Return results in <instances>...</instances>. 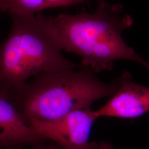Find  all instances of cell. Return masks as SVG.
Wrapping results in <instances>:
<instances>
[{
	"label": "cell",
	"instance_id": "6",
	"mask_svg": "<svg viewBox=\"0 0 149 149\" xmlns=\"http://www.w3.org/2000/svg\"><path fill=\"white\" fill-rule=\"evenodd\" d=\"M45 141L22 120L11 102L0 96V148L19 149Z\"/></svg>",
	"mask_w": 149,
	"mask_h": 149
},
{
	"label": "cell",
	"instance_id": "11",
	"mask_svg": "<svg viewBox=\"0 0 149 149\" xmlns=\"http://www.w3.org/2000/svg\"><path fill=\"white\" fill-rule=\"evenodd\" d=\"M0 14H1V13H0Z\"/></svg>",
	"mask_w": 149,
	"mask_h": 149
},
{
	"label": "cell",
	"instance_id": "8",
	"mask_svg": "<svg viewBox=\"0 0 149 149\" xmlns=\"http://www.w3.org/2000/svg\"><path fill=\"white\" fill-rule=\"evenodd\" d=\"M31 149H62L53 143L45 141L40 143L31 146Z\"/></svg>",
	"mask_w": 149,
	"mask_h": 149
},
{
	"label": "cell",
	"instance_id": "7",
	"mask_svg": "<svg viewBox=\"0 0 149 149\" xmlns=\"http://www.w3.org/2000/svg\"><path fill=\"white\" fill-rule=\"evenodd\" d=\"M88 0H0V13L34 16L45 10L65 8Z\"/></svg>",
	"mask_w": 149,
	"mask_h": 149
},
{
	"label": "cell",
	"instance_id": "4",
	"mask_svg": "<svg viewBox=\"0 0 149 149\" xmlns=\"http://www.w3.org/2000/svg\"><path fill=\"white\" fill-rule=\"evenodd\" d=\"M97 119L95 111L88 107L52 121L32 122L28 126L62 149H98L100 143L90 140L93 124Z\"/></svg>",
	"mask_w": 149,
	"mask_h": 149
},
{
	"label": "cell",
	"instance_id": "3",
	"mask_svg": "<svg viewBox=\"0 0 149 149\" xmlns=\"http://www.w3.org/2000/svg\"><path fill=\"white\" fill-rule=\"evenodd\" d=\"M9 15L11 31L0 43V96L3 98L37 74L82 66L64 57L52 32L38 15Z\"/></svg>",
	"mask_w": 149,
	"mask_h": 149
},
{
	"label": "cell",
	"instance_id": "2",
	"mask_svg": "<svg viewBox=\"0 0 149 149\" xmlns=\"http://www.w3.org/2000/svg\"><path fill=\"white\" fill-rule=\"evenodd\" d=\"M76 70L37 74L6 99L28 125L32 122L52 121L72 111L91 107L97 100L111 98L117 92V79L106 83L88 68Z\"/></svg>",
	"mask_w": 149,
	"mask_h": 149
},
{
	"label": "cell",
	"instance_id": "1",
	"mask_svg": "<svg viewBox=\"0 0 149 149\" xmlns=\"http://www.w3.org/2000/svg\"><path fill=\"white\" fill-rule=\"evenodd\" d=\"M52 32L59 47L81 59V65L97 73L111 71L119 59L132 60L149 71V63L129 47L122 32L132 27L133 18L124 13L120 3L99 0L93 13L76 15L60 13L56 16L37 14Z\"/></svg>",
	"mask_w": 149,
	"mask_h": 149
},
{
	"label": "cell",
	"instance_id": "10",
	"mask_svg": "<svg viewBox=\"0 0 149 149\" xmlns=\"http://www.w3.org/2000/svg\"><path fill=\"white\" fill-rule=\"evenodd\" d=\"M0 149H1V148H0Z\"/></svg>",
	"mask_w": 149,
	"mask_h": 149
},
{
	"label": "cell",
	"instance_id": "5",
	"mask_svg": "<svg viewBox=\"0 0 149 149\" xmlns=\"http://www.w3.org/2000/svg\"><path fill=\"white\" fill-rule=\"evenodd\" d=\"M117 91L109 101L95 111L96 117L134 119L149 112V87L139 85L127 71L117 79Z\"/></svg>",
	"mask_w": 149,
	"mask_h": 149
},
{
	"label": "cell",
	"instance_id": "9",
	"mask_svg": "<svg viewBox=\"0 0 149 149\" xmlns=\"http://www.w3.org/2000/svg\"><path fill=\"white\" fill-rule=\"evenodd\" d=\"M98 149H114L112 144L107 141L100 142V146Z\"/></svg>",
	"mask_w": 149,
	"mask_h": 149
}]
</instances>
